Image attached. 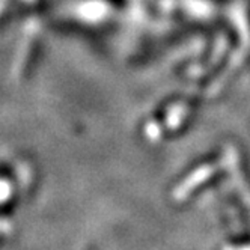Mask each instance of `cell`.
<instances>
[{
    "mask_svg": "<svg viewBox=\"0 0 250 250\" xmlns=\"http://www.w3.org/2000/svg\"><path fill=\"white\" fill-rule=\"evenodd\" d=\"M222 250H250V246H225Z\"/></svg>",
    "mask_w": 250,
    "mask_h": 250,
    "instance_id": "1",
    "label": "cell"
}]
</instances>
